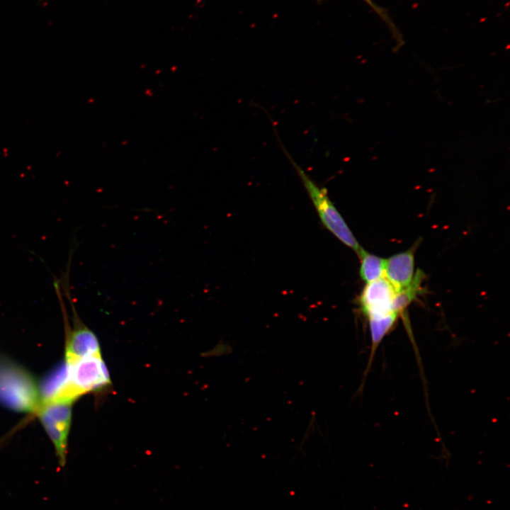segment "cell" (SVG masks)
<instances>
[{"label": "cell", "instance_id": "obj_1", "mask_svg": "<svg viewBox=\"0 0 510 510\" xmlns=\"http://www.w3.org/2000/svg\"><path fill=\"white\" fill-rule=\"evenodd\" d=\"M396 291L384 277L366 283L358 302L366 317L370 333V358L375 356L377 348L395 327L400 315L394 308Z\"/></svg>", "mask_w": 510, "mask_h": 510}, {"label": "cell", "instance_id": "obj_2", "mask_svg": "<svg viewBox=\"0 0 510 510\" xmlns=\"http://www.w3.org/2000/svg\"><path fill=\"white\" fill-rule=\"evenodd\" d=\"M0 403L20 412H37L40 406L38 388L32 376L3 357H0Z\"/></svg>", "mask_w": 510, "mask_h": 510}, {"label": "cell", "instance_id": "obj_3", "mask_svg": "<svg viewBox=\"0 0 510 510\" xmlns=\"http://www.w3.org/2000/svg\"><path fill=\"white\" fill-rule=\"evenodd\" d=\"M281 147L301 179L324 227L343 244L352 249L358 256L363 249L361 246L341 214L329 199L327 189L317 185L309 175L294 161L283 145H281Z\"/></svg>", "mask_w": 510, "mask_h": 510}, {"label": "cell", "instance_id": "obj_4", "mask_svg": "<svg viewBox=\"0 0 510 510\" xmlns=\"http://www.w3.org/2000/svg\"><path fill=\"white\" fill-rule=\"evenodd\" d=\"M68 364L69 380L64 394L66 400L74 402L84 394L101 391L110 385L109 373L101 353L88 356Z\"/></svg>", "mask_w": 510, "mask_h": 510}, {"label": "cell", "instance_id": "obj_5", "mask_svg": "<svg viewBox=\"0 0 510 510\" xmlns=\"http://www.w3.org/2000/svg\"><path fill=\"white\" fill-rule=\"evenodd\" d=\"M72 402L55 401L40 405L37 413L52 442L59 465H65Z\"/></svg>", "mask_w": 510, "mask_h": 510}, {"label": "cell", "instance_id": "obj_6", "mask_svg": "<svg viewBox=\"0 0 510 510\" xmlns=\"http://www.w3.org/2000/svg\"><path fill=\"white\" fill-rule=\"evenodd\" d=\"M416 246L394 254L385 259L384 278L396 293L407 288L414 277V251Z\"/></svg>", "mask_w": 510, "mask_h": 510}, {"label": "cell", "instance_id": "obj_7", "mask_svg": "<svg viewBox=\"0 0 510 510\" xmlns=\"http://www.w3.org/2000/svg\"><path fill=\"white\" fill-rule=\"evenodd\" d=\"M69 366L64 361L45 376L38 387L40 405L60 398L69 384Z\"/></svg>", "mask_w": 510, "mask_h": 510}, {"label": "cell", "instance_id": "obj_8", "mask_svg": "<svg viewBox=\"0 0 510 510\" xmlns=\"http://www.w3.org/2000/svg\"><path fill=\"white\" fill-rule=\"evenodd\" d=\"M358 257L361 259L359 273L364 282L369 283L384 277L385 259L368 253L364 249L360 253Z\"/></svg>", "mask_w": 510, "mask_h": 510}, {"label": "cell", "instance_id": "obj_9", "mask_svg": "<svg viewBox=\"0 0 510 510\" xmlns=\"http://www.w3.org/2000/svg\"><path fill=\"white\" fill-rule=\"evenodd\" d=\"M424 278V273L417 270L412 283L404 289L396 293L394 299V308L400 316L403 314L407 307L420 293Z\"/></svg>", "mask_w": 510, "mask_h": 510}]
</instances>
